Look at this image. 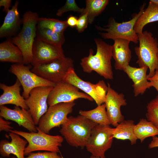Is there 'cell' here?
I'll return each instance as SVG.
<instances>
[{"label":"cell","mask_w":158,"mask_h":158,"mask_svg":"<svg viewBox=\"0 0 158 158\" xmlns=\"http://www.w3.org/2000/svg\"><path fill=\"white\" fill-rule=\"evenodd\" d=\"M32 66L30 64L26 66L23 64H14L9 69L10 73L17 77L22 86V96L25 99L29 97L30 93L34 88L41 86L54 87L56 85L39 76L32 72Z\"/></svg>","instance_id":"obj_8"},{"label":"cell","mask_w":158,"mask_h":158,"mask_svg":"<svg viewBox=\"0 0 158 158\" xmlns=\"http://www.w3.org/2000/svg\"><path fill=\"white\" fill-rule=\"evenodd\" d=\"M31 64L33 66L41 63L65 57L62 47L55 46L36 37L33 43Z\"/></svg>","instance_id":"obj_15"},{"label":"cell","mask_w":158,"mask_h":158,"mask_svg":"<svg viewBox=\"0 0 158 158\" xmlns=\"http://www.w3.org/2000/svg\"><path fill=\"white\" fill-rule=\"evenodd\" d=\"M157 56H158V54H157Z\"/></svg>","instance_id":"obj_42"},{"label":"cell","mask_w":158,"mask_h":158,"mask_svg":"<svg viewBox=\"0 0 158 158\" xmlns=\"http://www.w3.org/2000/svg\"><path fill=\"white\" fill-rule=\"evenodd\" d=\"M0 116L5 119L13 121L30 132H37V126L29 110L15 106L12 109L4 105L0 106Z\"/></svg>","instance_id":"obj_16"},{"label":"cell","mask_w":158,"mask_h":158,"mask_svg":"<svg viewBox=\"0 0 158 158\" xmlns=\"http://www.w3.org/2000/svg\"><path fill=\"white\" fill-rule=\"evenodd\" d=\"M54 87L41 86L31 91L25 102L29 108L35 125H38L41 117L47 111L48 96Z\"/></svg>","instance_id":"obj_13"},{"label":"cell","mask_w":158,"mask_h":158,"mask_svg":"<svg viewBox=\"0 0 158 158\" xmlns=\"http://www.w3.org/2000/svg\"><path fill=\"white\" fill-rule=\"evenodd\" d=\"M80 115L90 119L97 124H111L106 110V105L103 104L95 108L88 111L80 110Z\"/></svg>","instance_id":"obj_25"},{"label":"cell","mask_w":158,"mask_h":158,"mask_svg":"<svg viewBox=\"0 0 158 158\" xmlns=\"http://www.w3.org/2000/svg\"><path fill=\"white\" fill-rule=\"evenodd\" d=\"M150 1L158 5V0H150Z\"/></svg>","instance_id":"obj_39"},{"label":"cell","mask_w":158,"mask_h":158,"mask_svg":"<svg viewBox=\"0 0 158 158\" xmlns=\"http://www.w3.org/2000/svg\"><path fill=\"white\" fill-rule=\"evenodd\" d=\"M11 140H3L0 142V154L1 157H9L13 154L17 158H25V150L28 142L21 138L19 135L10 132L9 133Z\"/></svg>","instance_id":"obj_19"},{"label":"cell","mask_w":158,"mask_h":158,"mask_svg":"<svg viewBox=\"0 0 158 158\" xmlns=\"http://www.w3.org/2000/svg\"><path fill=\"white\" fill-rule=\"evenodd\" d=\"M148 68L147 66L136 68L127 66L123 71L133 83L132 86L135 97L143 94L147 89L152 87L151 83L147 80V74Z\"/></svg>","instance_id":"obj_18"},{"label":"cell","mask_w":158,"mask_h":158,"mask_svg":"<svg viewBox=\"0 0 158 158\" xmlns=\"http://www.w3.org/2000/svg\"><path fill=\"white\" fill-rule=\"evenodd\" d=\"M86 7L83 13L87 14L89 23H93L96 17L98 16L105 9L109 3L108 0H86Z\"/></svg>","instance_id":"obj_28"},{"label":"cell","mask_w":158,"mask_h":158,"mask_svg":"<svg viewBox=\"0 0 158 158\" xmlns=\"http://www.w3.org/2000/svg\"><path fill=\"white\" fill-rule=\"evenodd\" d=\"M38 14L30 11L26 12L22 18V27L20 32L11 38L13 43L21 51L24 58V64H31L32 49L36 37Z\"/></svg>","instance_id":"obj_3"},{"label":"cell","mask_w":158,"mask_h":158,"mask_svg":"<svg viewBox=\"0 0 158 158\" xmlns=\"http://www.w3.org/2000/svg\"><path fill=\"white\" fill-rule=\"evenodd\" d=\"M75 101L61 103L49 106L47 111L41 117L37 128L49 134L53 128L59 127L67 121L68 114L73 111Z\"/></svg>","instance_id":"obj_9"},{"label":"cell","mask_w":158,"mask_h":158,"mask_svg":"<svg viewBox=\"0 0 158 158\" xmlns=\"http://www.w3.org/2000/svg\"><path fill=\"white\" fill-rule=\"evenodd\" d=\"M0 158H4V157H1ZM17 158L16 156H13L10 158Z\"/></svg>","instance_id":"obj_41"},{"label":"cell","mask_w":158,"mask_h":158,"mask_svg":"<svg viewBox=\"0 0 158 158\" xmlns=\"http://www.w3.org/2000/svg\"><path fill=\"white\" fill-rule=\"evenodd\" d=\"M147 80L151 83L152 86L154 87L158 92V69L155 71V74L152 77L147 78Z\"/></svg>","instance_id":"obj_35"},{"label":"cell","mask_w":158,"mask_h":158,"mask_svg":"<svg viewBox=\"0 0 158 158\" xmlns=\"http://www.w3.org/2000/svg\"><path fill=\"white\" fill-rule=\"evenodd\" d=\"M11 3V0H0V7H3V11L6 13L10 9Z\"/></svg>","instance_id":"obj_36"},{"label":"cell","mask_w":158,"mask_h":158,"mask_svg":"<svg viewBox=\"0 0 158 158\" xmlns=\"http://www.w3.org/2000/svg\"><path fill=\"white\" fill-rule=\"evenodd\" d=\"M107 86L104 103L111 124L116 127L124 120V116L121 113L120 108L122 106H126L127 103L123 94H119L116 92L109 83H108Z\"/></svg>","instance_id":"obj_14"},{"label":"cell","mask_w":158,"mask_h":158,"mask_svg":"<svg viewBox=\"0 0 158 158\" xmlns=\"http://www.w3.org/2000/svg\"><path fill=\"white\" fill-rule=\"evenodd\" d=\"M37 26L46 28L58 33H63L68 27L66 20L62 21L52 18L39 17Z\"/></svg>","instance_id":"obj_29"},{"label":"cell","mask_w":158,"mask_h":158,"mask_svg":"<svg viewBox=\"0 0 158 158\" xmlns=\"http://www.w3.org/2000/svg\"><path fill=\"white\" fill-rule=\"evenodd\" d=\"M135 135L142 143L146 138L158 135V129L152 122L145 118H141L135 125L134 128Z\"/></svg>","instance_id":"obj_26"},{"label":"cell","mask_w":158,"mask_h":158,"mask_svg":"<svg viewBox=\"0 0 158 158\" xmlns=\"http://www.w3.org/2000/svg\"><path fill=\"white\" fill-rule=\"evenodd\" d=\"M113 129L109 125L97 124L93 128L85 147L92 155L105 158V152L112 146Z\"/></svg>","instance_id":"obj_10"},{"label":"cell","mask_w":158,"mask_h":158,"mask_svg":"<svg viewBox=\"0 0 158 158\" xmlns=\"http://www.w3.org/2000/svg\"><path fill=\"white\" fill-rule=\"evenodd\" d=\"M112 45V57L115 61L114 67L116 70L123 71L129 65L132 57L129 47L130 41L118 39L114 40Z\"/></svg>","instance_id":"obj_21"},{"label":"cell","mask_w":158,"mask_h":158,"mask_svg":"<svg viewBox=\"0 0 158 158\" xmlns=\"http://www.w3.org/2000/svg\"><path fill=\"white\" fill-rule=\"evenodd\" d=\"M21 84L17 79L15 83L8 86L0 83V88L3 93L0 96V106L7 104H12L26 110L28 107L25 102V99L20 94Z\"/></svg>","instance_id":"obj_20"},{"label":"cell","mask_w":158,"mask_h":158,"mask_svg":"<svg viewBox=\"0 0 158 158\" xmlns=\"http://www.w3.org/2000/svg\"><path fill=\"white\" fill-rule=\"evenodd\" d=\"M94 40L97 47L95 54H94L93 50L90 49L88 56L81 59L80 65L85 72L90 73L94 71L105 79H112V45L100 38H95Z\"/></svg>","instance_id":"obj_1"},{"label":"cell","mask_w":158,"mask_h":158,"mask_svg":"<svg viewBox=\"0 0 158 158\" xmlns=\"http://www.w3.org/2000/svg\"><path fill=\"white\" fill-rule=\"evenodd\" d=\"M70 58L64 57L38 63L31 70L39 76L56 84L63 81L68 70L73 67Z\"/></svg>","instance_id":"obj_7"},{"label":"cell","mask_w":158,"mask_h":158,"mask_svg":"<svg viewBox=\"0 0 158 158\" xmlns=\"http://www.w3.org/2000/svg\"><path fill=\"white\" fill-rule=\"evenodd\" d=\"M139 45L135 47L140 67L147 66L149 69L147 78L152 77L158 69V42L152 33L145 31L138 34Z\"/></svg>","instance_id":"obj_4"},{"label":"cell","mask_w":158,"mask_h":158,"mask_svg":"<svg viewBox=\"0 0 158 158\" xmlns=\"http://www.w3.org/2000/svg\"><path fill=\"white\" fill-rule=\"evenodd\" d=\"M0 61L24 64L23 53L19 47L13 43L11 38L0 43Z\"/></svg>","instance_id":"obj_22"},{"label":"cell","mask_w":158,"mask_h":158,"mask_svg":"<svg viewBox=\"0 0 158 158\" xmlns=\"http://www.w3.org/2000/svg\"><path fill=\"white\" fill-rule=\"evenodd\" d=\"M25 158H61L57 153L47 151L44 152H31Z\"/></svg>","instance_id":"obj_32"},{"label":"cell","mask_w":158,"mask_h":158,"mask_svg":"<svg viewBox=\"0 0 158 158\" xmlns=\"http://www.w3.org/2000/svg\"><path fill=\"white\" fill-rule=\"evenodd\" d=\"M135 125L133 120H123L113 128V138L123 140H128L131 145L135 144L138 139L134 133Z\"/></svg>","instance_id":"obj_24"},{"label":"cell","mask_w":158,"mask_h":158,"mask_svg":"<svg viewBox=\"0 0 158 158\" xmlns=\"http://www.w3.org/2000/svg\"><path fill=\"white\" fill-rule=\"evenodd\" d=\"M84 9V8L79 7L75 0H67L65 4L58 10L56 15L61 16L64 13L69 11H73L82 14Z\"/></svg>","instance_id":"obj_31"},{"label":"cell","mask_w":158,"mask_h":158,"mask_svg":"<svg viewBox=\"0 0 158 158\" xmlns=\"http://www.w3.org/2000/svg\"><path fill=\"white\" fill-rule=\"evenodd\" d=\"M90 158H100L99 157H96L92 155Z\"/></svg>","instance_id":"obj_40"},{"label":"cell","mask_w":158,"mask_h":158,"mask_svg":"<svg viewBox=\"0 0 158 158\" xmlns=\"http://www.w3.org/2000/svg\"><path fill=\"white\" fill-rule=\"evenodd\" d=\"M158 21V5L149 1L147 7L144 9L137 19L134 30L138 34L142 33L144 26L147 24Z\"/></svg>","instance_id":"obj_23"},{"label":"cell","mask_w":158,"mask_h":158,"mask_svg":"<svg viewBox=\"0 0 158 158\" xmlns=\"http://www.w3.org/2000/svg\"><path fill=\"white\" fill-rule=\"evenodd\" d=\"M97 124L79 115L68 117L59 132L70 145L82 148L85 147L93 128Z\"/></svg>","instance_id":"obj_2"},{"label":"cell","mask_w":158,"mask_h":158,"mask_svg":"<svg viewBox=\"0 0 158 158\" xmlns=\"http://www.w3.org/2000/svg\"><path fill=\"white\" fill-rule=\"evenodd\" d=\"M78 18L72 15H70L67 18L66 20L68 25L71 28L76 27L78 21Z\"/></svg>","instance_id":"obj_37"},{"label":"cell","mask_w":158,"mask_h":158,"mask_svg":"<svg viewBox=\"0 0 158 158\" xmlns=\"http://www.w3.org/2000/svg\"><path fill=\"white\" fill-rule=\"evenodd\" d=\"M146 107L147 120L158 129V95L148 103Z\"/></svg>","instance_id":"obj_30"},{"label":"cell","mask_w":158,"mask_h":158,"mask_svg":"<svg viewBox=\"0 0 158 158\" xmlns=\"http://www.w3.org/2000/svg\"><path fill=\"white\" fill-rule=\"evenodd\" d=\"M146 4L141 6L139 11L135 13L132 18L127 21L118 23L113 17L110 18L105 28L96 26L97 30L104 32L99 34L104 39L114 40L118 39H124L135 44L139 42L138 34L134 30V27L137 19L143 12Z\"/></svg>","instance_id":"obj_5"},{"label":"cell","mask_w":158,"mask_h":158,"mask_svg":"<svg viewBox=\"0 0 158 158\" xmlns=\"http://www.w3.org/2000/svg\"><path fill=\"white\" fill-rule=\"evenodd\" d=\"M158 147V137L154 136L152 137V140L148 145L149 148H153Z\"/></svg>","instance_id":"obj_38"},{"label":"cell","mask_w":158,"mask_h":158,"mask_svg":"<svg viewBox=\"0 0 158 158\" xmlns=\"http://www.w3.org/2000/svg\"><path fill=\"white\" fill-rule=\"evenodd\" d=\"M75 86L63 81L56 84L51 91L47 99L49 106L61 103L75 101L79 98L92 101L93 99L89 95L79 91Z\"/></svg>","instance_id":"obj_12"},{"label":"cell","mask_w":158,"mask_h":158,"mask_svg":"<svg viewBox=\"0 0 158 158\" xmlns=\"http://www.w3.org/2000/svg\"><path fill=\"white\" fill-rule=\"evenodd\" d=\"M11 123L9 121L5 120L2 117L0 116V131L8 132L13 130V128L10 125Z\"/></svg>","instance_id":"obj_34"},{"label":"cell","mask_w":158,"mask_h":158,"mask_svg":"<svg viewBox=\"0 0 158 158\" xmlns=\"http://www.w3.org/2000/svg\"><path fill=\"white\" fill-rule=\"evenodd\" d=\"M63 81L84 91L93 99L97 106L105 102L108 86L103 80L95 84L83 80L75 73L74 67H72L68 70Z\"/></svg>","instance_id":"obj_11"},{"label":"cell","mask_w":158,"mask_h":158,"mask_svg":"<svg viewBox=\"0 0 158 158\" xmlns=\"http://www.w3.org/2000/svg\"><path fill=\"white\" fill-rule=\"evenodd\" d=\"M36 37L47 43L59 47H62L65 41L63 33L56 32L37 26Z\"/></svg>","instance_id":"obj_27"},{"label":"cell","mask_w":158,"mask_h":158,"mask_svg":"<svg viewBox=\"0 0 158 158\" xmlns=\"http://www.w3.org/2000/svg\"><path fill=\"white\" fill-rule=\"evenodd\" d=\"M37 132H28L16 130H11L10 132L18 135L28 142L25 150V155L37 151L59 152V147L63 141V137L59 135H50L41 131L37 127Z\"/></svg>","instance_id":"obj_6"},{"label":"cell","mask_w":158,"mask_h":158,"mask_svg":"<svg viewBox=\"0 0 158 158\" xmlns=\"http://www.w3.org/2000/svg\"><path fill=\"white\" fill-rule=\"evenodd\" d=\"M89 23L87 14L85 13L80 14L78 18L76 28L78 32H83L87 28Z\"/></svg>","instance_id":"obj_33"},{"label":"cell","mask_w":158,"mask_h":158,"mask_svg":"<svg viewBox=\"0 0 158 158\" xmlns=\"http://www.w3.org/2000/svg\"><path fill=\"white\" fill-rule=\"evenodd\" d=\"M19 2H15L9 11L6 13L3 23L0 27V37L11 38L17 34L21 24V18L18 10Z\"/></svg>","instance_id":"obj_17"}]
</instances>
